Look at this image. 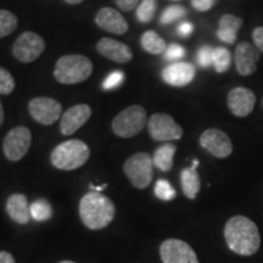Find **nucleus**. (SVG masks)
<instances>
[{
  "instance_id": "f3484780",
  "label": "nucleus",
  "mask_w": 263,
  "mask_h": 263,
  "mask_svg": "<svg viewBox=\"0 0 263 263\" xmlns=\"http://www.w3.org/2000/svg\"><path fill=\"white\" fill-rule=\"evenodd\" d=\"M95 24L99 28L114 34H124L128 31V22L121 12L112 8L100 9L95 15Z\"/></svg>"
},
{
  "instance_id": "ddd939ff",
  "label": "nucleus",
  "mask_w": 263,
  "mask_h": 263,
  "mask_svg": "<svg viewBox=\"0 0 263 263\" xmlns=\"http://www.w3.org/2000/svg\"><path fill=\"white\" fill-rule=\"evenodd\" d=\"M227 105L235 117H248L255 108L256 95L249 88L235 87L229 91Z\"/></svg>"
},
{
  "instance_id": "cd10ccee",
  "label": "nucleus",
  "mask_w": 263,
  "mask_h": 263,
  "mask_svg": "<svg viewBox=\"0 0 263 263\" xmlns=\"http://www.w3.org/2000/svg\"><path fill=\"white\" fill-rule=\"evenodd\" d=\"M186 15V9L182 5H171L162 11L160 16V24L161 25H171L173 22L178 21Z\"/></svg>"
},
{
  "instance_id": "f03ea898",
  "label": "nucleus",
  "mask_w": 263,
  "mask_h": 263,
  "mask_svg": "<svg viewBox=\"0 0 263 263\" xmlns=\"http://www.w3.org/2000/svg\"><path fill=\"white\" fill-rule=\"evenodd\" d=\"M115 205L107 196L101 193L90 192L81 199L80 216L82 222L91 230L104 229L115 217Z\"/></svg>"
},
{
  "instance_id": "e433bc0d",
  "label": "nucleus",
  "mask_w": 263,
  "mask_h": 263,
  "mask_svg": "<svg viewBox=\"0 0 263 263\" xmlns=\"http://www.w3.org/2000/svg\"><path fill=\"white\" fill-rule=\"evenodd\" d=\"M193 32H194V26L193 24H190V22H186V21L180 22L178 27H177V33H178L180 37L183 38L189 37Z\"/></svg>"
},
{
  "instance_id": "1a4fd4ad",
  "label": "nucleus",
  "mask_w": 263,
  "mask_h": 263,
  "mask_svg": "<svg viewBox=\"0 0 263 263\" xmlns=\"http://www.w3.org/2000/svg\"><path fill=\"white\" fill-rule=\"evenodd\" d=\"M45 50V42L34 32H25L12 45V54L24 64L35 61Z\"/></svg>"
},
{
  "instance_id": "5701e85b",
  "label": "nucleus",
  "mask_w": 263,
  "mask_h": 263,
  "mask_svg": "<svg viewBox=\"0 0 263 263\" xmlns=\"http://www.w3.org/2000/svg\"><path fill=\"white\" fill-rule=\"evenodd\" d=\"M140 43L144 50L151 55L163 54L167 48L164 39L161 38L155 31L144 32L140 38Z\"/></svg>"
},
{
  "instance_id": "9b49d317",
  "label": "nucleus",
  "mask_w": 263,
  "mask_h": 263,
  "mask_svg": "<svg viewBox=\"0 0 263 263\" xmlns=\"http://www.w3.org/2000/svg\"><path fill=\"white\" fill-rule=\"evenodd\" d=\"M160 256L163 263H200L192 246L179 239L164 240L160 246Z\"/></svg>"
},
{
  "instance_id": "0eeeda50",
  "label": "nucleus",
  "mask_w": 263,
  "mask_h": 263,
  "mask_svg": "<svg viewBox=\"0 0 263 263\" xmlns=\"http://www.w3.org/2000/svg\"><path fill=\"white\" fill-rule=\"evenodd\" d=\"M32 143V133L27 127L18 126L12 128L3 141V151L6 159L11 162L22 160L28 153Z\"/></svg>"
},
{
  "instance_id": "39448f33",
  "label": "nucleus",
  "mask_w": 263,
  "mask_h": 263,
  "mask_svg": "<svg viewBox=\"0 0 263 263\" xmlns=\"http://www.w3.org/2000/svg\"><path fill=\"white\" fill-rule=\"evenodd\" d=\"M146 120L145 108L140 105H133L118 114L114 118L111 127L117 137L132 138L138 136L143 130Z\"/></svg>"
},
{
  "instance_id": "79ce46f5",
  "label": "nucleus",
  "mask_w": 263,
  "mask_h": 263,
  "mask_svg": "<svg viewBox=\"0 0 263 263\" xmlns=\"http://www.w3.org/2000/svg\"><path fill=\"white\" fill-rule=\"evenodd\" d=\"M173 2H180V0H173Z\"/></svg>"
},
{
  "instance_id": "c9c22d12",
  "label": "nucleus",
  "mask_w": 263,
  "mask_h": 263,
  "mask_svg": "<svg viewBox=\"0 0 263 263\" xmlns=\"http://www.w3.org/2000/svg\"><path fill=\"white\" fill-rule=\"evenodd\" d=\"M115 2H116V5L122 10V11L129 12L134 8H137V6L139 5L141 0H115Z\"/></svg>"
},
{
  "instance_id": "bb28decb",
  "label": "nucleus",
  "mask_w": 263,
  "mask_h": 263,
  "mask_svg": "<svg viewBox=\"0 0 263 263\" xmlns=\"http://www.w3.org/2000/svg\"><path fill=\"white\" fill-rule=\"evenodd\" d=\"M157 9V0H141L137 6V18L141 24L153 21Z\"/></svg>"
},
{
  "instance_id": "a211bd4d",
  "label": "nucleus",
  "mask_w": 263,
  "mask_h": 263,
  "mask_svg": "<svg viewBox=\"0 0 263 263\" xmlns=\"http://www.w3.org/2000/svg\"><path fill=\"white\" fill-rule=\"evenodd\" d=\"M97 49L99 54L117 64H127L133 57L130 48L127 44L115 41L112 38H101L98 42Z\"/></svg>"
},
{
  "instance_id": "72a5a7b5",
  "label": "nucleus",
  "mask_w": 263,
  "mask_h": 263,
  "mask_svg": "<svg viewBox=\"0 0 263 263\" xmlns=\"http://www.w3.org/2000/svg\"><path fill=\"white\" fill-rule=\"evenodd\" d=\"M218 0H192L193 8L200 12H206L217 4Z\"/></svg>"
},
{
  "instance_id": "f8f14e48",
  "label": "nucleus",
  "mask_w": 263,
  "mask_h": 263,
  "mask_svg": "<svg viewBox=\"0 0 263 263\" xmlns=\"http://www.w3.org/2000/svg\"><path fill=\"white\" fill-rule=\"evenodd\" d=\"M200 145L217 159H226L233 153V143L230 138L224 132L217 128H210L203 132L200 136Z\"/></svg>"
},
{
  "instance_id": "f704fd0d",
  "label": "nucleus",
  "mask_w": 263,
  "mask_h": 263,
  "mask_svg": "<svg viewBox=\"0 0 263 263\" xmlns=\"http://www.w3.org/2000/svg\"><path fill=\"white\" fill-rule=\"evenodd\" d=\"M252 41L257 50L263 54V26H258L252 31Z\"/></svg>"
},
{
  "instance_id": "c756f323",
  "label": "nucleus",
  "mask_w": 263,
  "mask_h": 263,
  "mask_svg": "<svg viewBox=\"0 0 263 263\" xmlns=\"http://www.w3.org/2000/svg\"><path fill=\"white\" fill-rule=\"evenodd\" d=\"M15 89V80L8 70L0 66V94L9 95Z\"/></svg>"
},
{
  "instance_id": "dca6fc26",
  "label": "nucleus",
  "mask_w": 263,
  "mask_h": 263,
  "mask_svg": "<svg viewBox=\"0 0 263 263\" xmlns=\"http://www.w3.org/2000/svg\"><path fill=\"white\" fill-rule=\"evenodd\" d=\"M195 78V67L189 62H173L162 71L164 83L172 87H185Z\"/></svg>"
},
{
  "instance_id": "b1692460",
  "label": "nucleus",
  "mask_w": 263,
  "mask_h": 263,
  "mask_svg": "<svg viewBox=\"0 0 263 263\" xmlns=\"http://www.w3.org/2000/svg\"><path fill=\"white\" fill-rule=\"evenodd\" d=\"M29 212H31V217L34 221L45 222L51 218L52 207L48 200L38 199L29 205Z\"/></svg>"
},
{
  "instance_id": "9d476101",
  "label": "nucleus",
  "mask_w": 263,
  "mask_h": 263,
  "mask_svg": "<svg viewBox=\"0 0 263 263\" xmlns=\"http://www.w3.org/2000/svg\"><path fill=\"white\" fill-rule=\"evenodd\" d=\"M32 118L44 126H50L62 116V106L58 100L47 97L32 99L28 104Z\"/></svg>"
},
{
  "instance_id": "4468645a",
  "label": "nucleus",
  "mask_w": 263,
  "mask_h": 263,
  "mask_svg": "<svg viewBox=\"0 0 263 263\" xmlns=\"http://www.w3.org/2000/svg\"><path fill=\"white\" fill-rule=\"evenodd\" d=\"M261 59V52L254 44L249 42H241L236 45L234 52L235 68L239 74L251 76L257 70V62Z\"/></svg>"
},
{
  "instance_id": "6e6552de",
  "label": "nucleus",
  "mask_w": 263,
  "mask_h": 263,
  "mask_svg": "<svg viewBox=\"0 0 263 263\" xmlns=\"http://www.w3.org/2000/svg\"><path fill=\"white\" fill-rule=\"evenodd\" d=\"M147 129L156 141H173L183 137V128L168 114H154L147 121Z\"/></svg>"
},
{
  "instance_id": "6ab92c4d",
  "label": "nucleus",
  "mask_w": 263,
  "mask_h": 263,
  "mask_svg": "<svg viewBox=\"0 0 263 263\" xmlns=\"http://www.w3.org/2000/svg\"><path fill=\"white\" fill-rule=\"evenodd\" d=\"M6 212L10 218L18 224H27L32 218L27 197L24 194L16 193L9 196L6 201Z\"/></svg>"
},
{
  "instance_id": "4c0bfd02",
  "label": "nucleus",
  "mask_w": 263,
  "mask_h": 263,
  "mask_svg": "<svg viewBox=\"0 0 263 263\" xmlns=\"http://www.w3.org/2000/svg\"><path fill=\"white\" fill-rule=\"evenodd\" d=\"M0 263H16V261L10 252L0 251Z\"/></svg>"
},
{
  "instance_id": "ea45409f",
  "label": "nucleus",
  "mask_w": 263,
  "mask_h": 263,
  "mask_svg": "<svg viewBox=\"0 0 263 263\" xmlns=\"http://www.w3.org/2000/svg\"><path fill=\"white\" fill-rule=\"evenodd\" d=\"M64 2L67 3V4H70V5H77V4H81L83 0H64Z\"/></svg>"
},
{
  "instance_id": "a878e982",
  "label": "nucleus",
  "mask_w": 263,
  "mask_h": 263,
  "mask_svg": "<svg viewBox=\"0 0 263 263\" xmlns=\"http://www.w3.org/2000/svg\"><path fill=\"white\" fill-rule=\"evenodd\" d=\"M18 21L15 14L9 10L0 9V38L8 37L16 31Z\"/></svg>"
},
{
  "instance_id": "c85d7f7f",
  "label": "nucleus",
  "mask_w": 263,
  "mask_h": 263,
  "mask_svg": "<svg viewBox=\"0 0 263 263\" xmlns=\"http://www.w3.org/2000/svg\"><path fill=\"white\" fill-rule=\"evenodd\" d=\"M154 193L157 199L162 200V201H172L176 197V190L172 185H171L168 180L166 179H159L155 184V188H154Z\"/></svg>"
},
{
  "instance_id": "412c9836",
  "label": "nucleus",
  "mask_w": 263,
  "mask_h": 263,
  "mask_svg": "<svg viewBox=\"0 0 263 263\" xmlns=\"http://www.w3.org/2000/svg\"><path fill=\"white\" fill-rule=\"evenodd\" d=\"M197 166H199V161L194 160L192 166L184 168L180 172V184H182L183 193L190 200L195 199L201 188V180L196 170Z\"/></svg>"
},
{
  "instance_id": "7ed1b4c3",
  "label": "nucleus",
  "mask_w": 263,
  "mask_h": 263,
  "mask_svg": "<svg viewBox=\"0 0 263 263\" xmlns=\"http://www.w3.org/2000/svg\"><path fill=\"white\" fill-rule=\"evenodd\" d=\"M93 73V64L84 55L70 54L60 58L55 65L54 77L61 84H78Z\"/></svg>"
},
{
  "instance_id": "20e7f679",
  "label": "nucleus",
  "mask_w": 263,
  "mask_h": 263,
  "mask_svg": "<svg viewBox=\"0 0 263 263\" xmlns=\"http://www.w3.org/2000/svg\"><path fill=\"white\" fill-rule=\"evenodd\" d=\"M90 156L89 146L84 141L72 139L64 141L52 150L51 164L61 171H73L80 168Z\"/></svg>"
},
{
  "instance_id": "423d86ee",
  "label": "nucleus",
  "mask_w": 263,
  "mask_h": 263,
  "mask_svg": "<svg viewBox=\"0 0 263 263\" xmlns=\"http://www.w3.org/2000/svg\"><path fill=\"white\" fill-rule=\"evenodd\" d=\"M123 172L133 186L138 189L147 188L154 176L153 157L147 153L134 154L124 162Z\"/></svg>"
},
{
  "instance_id": "473e14b6",
  "label": "nucleus",
  "mask_w": 263,
  "mask_h": 263,
  "mask_svg": "<svg viewBox=\"0 0 263 263\" xmlns=\"http://www.w3.org/2000/svg\"><path fill=\"white\" fill-rule=\"evenodd\" d=\"M196 60L197 64L201 66V67H210L213 61V48L210 47V45H203V47L200 48L197 50Z\"/></svg>"
},
{
  "instance_id": "2eb2a0df",
  "label": "nucleus",
  "mask_w": 263,
  "mask_h": 263,
  "mask_svg": "<svg viewBox=\"0 0 263 263\" xmlns=\"http://www.w3.org/2000/svg\"><path fill=\"white\" fill-rule=\"evenodd\" d=\"M91 116V107L87 104H78L62 114L60 130L64 136H71L83 127Z\"/></svg>"
},
{
  "instance_id": "aec40b11",
  "label": "nucleus",
  "mask_w": 263,
  "mask_h": 263,
  "mask_svg": "<svg viewBox=\"0 0 263 263\" xmlns=\"http://www.w3.org/2000/svg\"><path fill=\"white\" fill-rule=\"evenodd\" d=\"M242 26V20L232 14L223 15L218 22L217 37L226 44H234L238 37L239 29Z\"/></svg>"
},
{
  "instance_id": "7c9ffc66",
  "label": "nucleus",
  "mask_w": 263,
  "mask_h": 263,
  "mask_svg": "<svg viewBox=\"0 0 263 263\" xmlns=\"http://www.w3.org/2000/svg\"><path fill=\"white\" fill-rule=\"evenodd\" d=\"M124 82V72L117 70L111 72L103 82V88L105 90H112L120 87Z\"/></svg>"
},
{
  "instance_id": "37998d69",
  "label": "nucleus",
  "mask_w": 263,
  "mask_h": 263,
  "mask_svg": "<svg viewBox=\"0 0 263 263\" xmlns=\"http://www.w3.org/2000/svg\"><path fill=\"white\" fill-rule=\"evenodd\" d=\"M262 107H263V100H262Z\"/></svg>"
},
{
  "instance_id": "a19ab883",
  "label": "nucleus",
  "mask_w": 263,
  "mask_h": 263,
  "mask_svg": "<svg viewBox=\"0 0 263 263\" xmlns=\"http://www.w3.org/2000/svg\"><path fill=\"white\" fill-rule=\"evenodd\" d=\"M59 263H76V262H72V261H61V262H59Z\"/></svg>"
},
{
  "instance_id": "393cba45",
  "label": "nucleus",
  "mask_w": 263,
  "mask_h": 263,
  "mask_svg": "<svg viewBox=\"0 0 263 263\" xmlns=\"http://www.w3.org/2000/svg\"><path fill=\"white\" fill-rule=\"evenodd\" d=\"M230 65H232V54L228 49L224 47L213 48L212 66L215 67L216 72L224 73L229 70Z\"/></svg>"
},
{
  "instance_id": "4be33fe9",
  "label": "nucleus",
  "mask_w": 263,
  "mask_h": 263,
  "mask_svg": "<svg viewBox=\"0 0 263 263\" xmlns=\"http://www.w3.org/2000/svg\"><path fill=\"white\" fill-rule=\"evenodd\" d=\"M176 150V145L171 143H166L157 147L153 156L154 166H156L162 172H168V171L172 170L173 157Z\"/></svg>"
},
{
  "instance_id": "2f4dec72",
  "label": "nucleus",
  "mask_w": 263,
  "mask_h": 263,
  "mask_svg": "<svg viewBox=\"0 0 263 263\" xmlns=\"http://www.w3.org/2000/svg\"><path fill=\"white\" fill-rule=\"evenodd\" d=\"M184 57H185V49L179 44H171L164 50V60L170 61L171 64L178 62Z\"/></svg>"
},
{
  "instance_id": "58836bf2",
  "label": "nucleus",
  "mask_w": 263,
  "mask_h": 263,
  "mask_svg": "<svg viewBox=\"0 0 263 263\" xmlns=\"http://www.w3.org/2000/svg\"><path fill=\"white\" fill-rule=\"evenodd\" d=\"M4 118H5V115H4V108H3L2 101H0V127H2V126H3V123H4Z\"/></svg>"
},
{
  "instance_id": "f257e3e1",
  "label": "nucleus",
  "mask_w": 263,
  "mask_h": 263,
  "mask_svg": "<svg viewBox=\"0 0 263 263\" xmlns=\"http://www.w3.org/2000/svg\"><path fill=\"white\" fill-rule=\"evenodd\" d=\"M224 239L228 248L240 256H252L261 246V236L256 223L245 216H234L224 227Z\"/></svg>"
}]
</instances>
